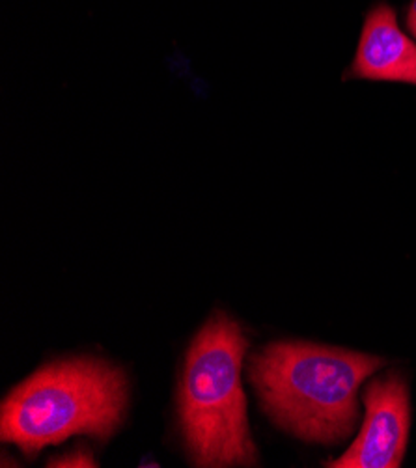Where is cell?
<instances>
[{
  "label": "cell",
  "instance_id": "obj_5",
  "mask_svg": "<svg viewBox=\"0 0 416 468\" xmlns=\"http://www.w3.org/2000/svg\"><path fill=\"white\" fill-rule=\"evenodd\" d=\"M351 73L366 80L416 86V41L400 28L390 5L379 3L368 12Z\"/></svg>",
  "mask_w": 416,
  "mask_h": 468
},
{
  "label": "cell",
  "instance_id": "obj_2",
  "mask_svg": "<svg viewBox=\"0 0 416 468\" xmlns=\"http://www.w3.org/2000/svg\"><path fill=\"white\" fill-rule=\"evenodd\" d=\"M129 401L123 371L100 358H68L37 369L3 401L0 437L27 457L75 435L107 441Z\"/></svg>",
  "mask_w": 416,
  "mask_h": 468
},
{
  "label": "cell",
  "instance_id": "obj_1",
  "mask_svg": "<svg viewBox=\"0 0 416 468\" xmlns=\"http://www.w3.org/2000/svg\"><path fill=\"white\" fill-rule=\"evenodd\" d=\"M383 366L349 349L279 342L252 356L251 381L276 426L306 442L335 444L353 433L358 390Z\"/></svg>",
  "mask_w": 416,
  "mask_h": 468
},
{
  "label": "cell",
  "instance_id": "obj_7",
  "mask_svg": "<svg viewBox=\"0 0 416 468\" xmlns=\"http://www.w3.org/2000/svg\"><path fill=\"white\" fill-rule=\"evenodd\" d=\"M407 28L411 36L416 39V0H412L407 10Z\"/></svg>",
  "mask_w": 416,
  "mask_h": 468
},
{
  "label": "cell",
  "instance_id": "obj_4",
  "mask_svg": "<svg viewBox=\"0 0 416 468\" xmlns=\"http://www.w3.org/2000/svg\"><path fill=\"white\" fill-rule=\"evenodd\" d=\"M366 416L347 452L331 468H398L409 439L411 401L400 373L374 379L364 392Z\"/></svg>",
  "mask_w": 416,
  "mask_h": 468
},
{
  "label": "cell",
  "instance_id": "obj_6",
  "mask_svg": "<svg viewBox=\"0 0 416 468\" xmlns=\"http://www.w3.org/2000/svg\"><path fill=\"white\" fill-rule=\"evenodd\" d=\"M49 466H62V468H68V466H98L96 459L91 457V453L84 448H77L73 453H66L62 457H55L49 461Z\"/></svg>",
  "mask_w": 416,
  "mask_h": 468
},
{
  "label": "cell",
  "instance_id": "obj_3",
  "mask_svg": "<svg viewBox=\"0 0 416 468\" xmlns=\"http://www.w3.org/2000/svg\"><path fill=\"white\" fill-rule=\"evenodd\" d=\"M249 340L238 321L215 314L195 336L179 383L177 410L197 466H254L241 369Z\"/></svg>",
  "mask_w": 416,
  "mask_h": 468
}]
</instances>
